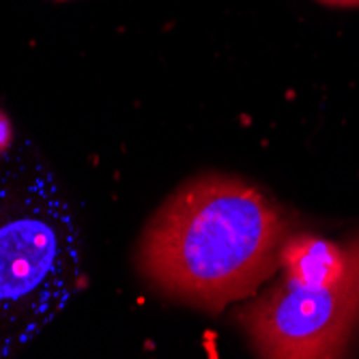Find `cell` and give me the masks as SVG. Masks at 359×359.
<instances>
[{
	"label": "cell",
	"mask_w": 359,
	"mask_h": 359,
	"mask_svg": "<svg viewBox=\"0 0 359 359\" xmlns=\"http://www.w3.org/2000/svg\"><path fill=\"white\" fill-rule=\"evenodd\" d=\"M344 276L306 288L282 280L237 312L256 355L273 359L342 357L359 330V235L346 243Z\"/></svg>",
	"instance_id": "3957f363"
},
{
	"label": "cell",
	"mask_w": 359,
	"mask_h": 359,
	"mask_svg": "<svg viewBox=\"0 0 359 359\" xmlns=\"http://www.w3.org/2000/svg\"><path fill=\"white\" fill-rule=\"evenodd\" d=\"M348 263L346 245L316 235H288L280 248V269L284 280L306 288L336 284Z\"/></svg>",
	"instance_id": "277c9868"
},
{
	"label": "cell",
	"mask_w": 359,
	"mask_h": 359,
	"mask_svg": "<svg viewBox=\"0 0 359 359\" xmlns=\"http://www.w3.org/2000/svg\"><path fill=\"white\" fill-rule=\"evenodd\" d=\"M15 142V129H13V123L11 118L0 110V157L7 155L11 151Z\"/></svg>",
	"instance_id": "5b68a950"
},
{
	"label": "cell",
	"mask_w": 359,
	"mask_h": 359,
	"mask_svg": "<svg viewBox=\"0 0 359 359\" xmlns=\"http://www.w3.org/2000/svg\"><path fill=\"white\" fill-rule=\"evenodd\" d=\"M318 3L332 7H359V0H318Z\"/></svg>",
	"instance_id": "8992f818"
},
{
	"label": "cell",
	"mask_w": 359,
	"mask_h": 359,
	"mask_svg": "<svg viewBox=\"0 0 359 359\" xmlns=\"http://www.w3.org/2000/svg\"><path fill=\"white\" fill-rule=\"evenodd\" d=\"M286 215L241 179L203 175L181 185L149 222L140 273L164 295L209 312L252 297L280 269Z\"/></svg>",
	"instance_id": "6da1fadb"
},
{
	"label": "cell",
	"mask_w": 359,
	"mask_h": 359,
	"mask_svg": "<svg viewBox=\"0 0 359 359\" xmlns=\"http://www.w3.org/2000/svg\"><path fill=\"white\" fill-rule=\"evenodd\" d=\"M82 284V241L54 172L24 140L0 157V357L35 340Z\"/></svg>",
	"instance_id": "7a4b0ae2"
}]
</instances>
